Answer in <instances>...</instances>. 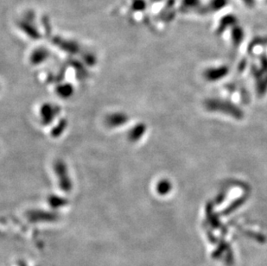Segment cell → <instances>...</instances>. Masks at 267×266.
Here are the masks:
<instances>
[{
	"instance_id": "1",
	"label": "cell",
	"mask_w": 267,
	"mask_h": 266,
	"mask_svg": "<svg viewBox=\"0 0 267 266\" xmlns=\"http://www.w3.org/2000/svg\"><path fill=\"white\" fill-rule=\"evenodd\" d=\"M55 172L57 174L61 188L66 189V190H70V188H72V185H71L70 177L68 175L66 165L64 164L62 162H57L55 164Z\"/></svg>"
},
{
	"instance_id": "2",
	"label": "cell",
	"mask_w": 267,
	"mask_h": 266,
	"mask_svg": "<svg viewBox=\"0 0 267 266\" xmlns=\"http://www.w3.org/2000/svg\"><path fill=\"white\" fill-rule=\"evenodd\" d=\"M59 113V109L57 107L52 104L44 105L40 110V115L41 119L44 122V124H50L51 122L55 119Z\"/></svg>"
},
{
	"instance_id": "3",
	"label": "cell",
	"mask_w": 267,
	"mask_h": 266,
	"mask_svg": "<svg viewBox=\"0 0 267 266\" xmlns=\"http://www.w3.org/2000/svg\"><path fill=\"white\" fill-rule=\"evenodd\" d=\"M127 121V117L122 113H113L106 118V124L108 127H120Z\"/></svg>"
},
{
	"instance_id": "4",
	"label": "cell",
	"mask_w": 267,
	"mask_h": 266,
	"mask_svg": "<svg viewBox=\"0 0 267 266\" xmlns=\"http://www.w3.org/2000/svg\"><path fill=\"white\" fill-rule=\"evenodd\" d=\"M48 57H49L48 49L45 48H38L31 53L29 60L32 65H39L46 61Z\"/></svg>"
},
{
	"instance_id": "5",
	"label": "cell",
	"mask_w": 267,
	"mask_h": 266,
	"mask_svg": "<svg viewBox=\"0 0 267 266\" xmlns=\"http://www.w3.org/2000/svg\"><path fill=\"white\" fill-rule=\"evenodd\" d=\"M19 27L27 36H29V38H32V39L37 40V39H39V38H41L39 32L37 30V29L30 25L29 23H26V22H21L19 23Z\"/></svg>"
},
{
	"instance_id": "6",
	"label": "cell",
	"mask_w": 267,
	"mask_h": 266,
	"mask_svg": "<svg viewBox=\"0 0 267 266\" xmlns=\"http://www.w3.org/2000/svg\"><path fill=\"white\" fill-rule=\"evenodd\" d=\"M56 93L61 98H70V96L74 93V88L70 84H62L57 87Z\"/></svg>"
},
{
	"instance_id": "7",
	"label": "cell",
	"mask_w": 267,
	"mask_h": 266,
	"mask_svg": "<svg viewBox=\"0 0 267 266\" xmlns=\"http://www.w3.org/2000/svg\"><path fill=\"white\" fill-rule=\"evenodd\" d=\"M57 44H58L59 46L61 47V48L65 49V51H68V52L76 53L77 52V50H78L77 45H76V44H73L72 43H70V42L59 40Z\"/></svg>"
}]
</instances>
